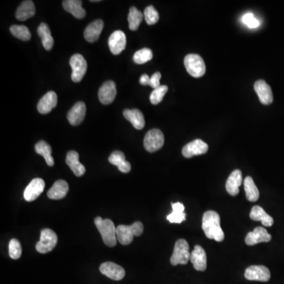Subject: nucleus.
Masks as SVG:
<instances>
[{
  "mask_svg": "<svg viewBox=\"0 0 284 284\" xmlns=\"http://www.w3.org/2000/svg\"><path fill=\"white\" fill-rule=\"evenodd\" d=\"M168 91L167 85H160V87L155 88L150 95V102L153 105H157L163 101V97Z\"/></svg>",
  "mask_w": 284,
  "mask_h": 284,
  "instance_id": "36",
  "label": "nucleus"
},
{
  "mask_svg": "<svg viewBox=\"0 0 284 284\" xmlns=\"http://www.w3.org/2000/svg\"><path fill=\"white\" fill-rule=\"evenodd\" d=\"M58 102V98L56 93L53 91L47 92L45 95L40 100L37 105V110L41 114H48L55 109Z\"/></svg>",
  "mask_w": 284,
  "mask_h": 284,
  "instance_id": "19",
  "label": "nucleus"
},
{
  "mask_svg": "<svg viewBox=\"0 0 284 284\" xmlns=\"http://www.w3.org/2000/svg\"><path fill=\"white\" fill-rule=\"evenodd\" d=\"M249 217L254 221H260L265 227H271L273 225V218L267 214L260 206H256L252 208Z\"/></svg>",
  "mask_w": 284,
  "mask_h": 284,
  "instance_id": "28",
  "label": "nucleus"
},
{
  "mask_svg": "<svg viewBox=\"0 0 284 284\" xmlns=\"http://www.w3.org/2000/svg\"><path fill=\"white\" fill-rule=\"evenodd\" d=\"M160 79H161V73L160 72H156L154 74H152L150 79V86L154 88V89L158 88V87H160Z\"/></svg>",
  "mask_w": 284,
  "mask_h": 284,
  "instance_id": "40",
  "label": "nucleus"
},
{
  "mask_svg": "<svg viewBox=\"0 0 284 284\" xmlns=\"http://www.w3.org/2000/svg\"><path fill=\"white\" fill-rule=\"evenodd\" d=\"M184 65L192 77H201L206 73V63L202 57L197 54L187 55L184 59Z\"/></svg>",
  "mask_w": 284,
  "mask_h": 284,
  "instance_id": "4",
  "label": "nucleus"
},
{
  "mask_svg": "<svg viewBox=\"0 0 284 284\" xmlns=\"http://www.w3.org/2000/svg\"><path fill=\"white\" fill-rule=\"evenodd\" d=\"M86 106L84 102H77L73 105V108L67 114V119L72 126H77L81 124L85 117Z\"/></svg>",
  "mask_w": 284,
  "mask_h": 284,
  "instance_id": "18",
  "label": "nucleus"
},
{
  "mask_svg": "<svg viewBox=\"0 0 284 284\" xmlns=\"http://www.w3.org/2000/svg\"><path fill=\"white\" fill-rule=\"evenodd\" d=\"M72 68L71 79L73 82H80L84 77L87 70V62L83 55L75 54L70 59Z\"/></svg>",
  "mask_w": 284,
  "mask_h": 284,
  "instance_id": "8",
  "label": "nucleus"
},
{
  "mask_svg": "<svg viewBox=\"0 0 284 284\" xmlns=\"http://www.w3.org/2000/svg\"><path fill=\"white\" fill-rule=\"evenodd\" d=\"M244 189L246 191V196L249 202H257L260 197L257 185H255L253 178L250 176H247L244 179Z\"/></svg>",
  "mask_w": 284,
  "mask_h": 284,
  "instance_id": "32",
  "label": "nucleus"
},
{
  "mask_svg": "<svg viewBox=\"0 0 284 284\" xmlns=\"http://www.w3.org/2000/svg\"><path fill=\"white\" fill-rule=\"evenodd\" d=\"M143 19V15L137 8L132 7L130 8L128 15L129 28L132 31L138 30Z\"/></svg>",
  "mask_w": 284,
  "mask_h": 284,
  "instance_id": "33",
  "label": "nucleus"
},
{
  "mask_svg": "<svg viewBox=\"0 0 284 284\" xmlns=\"http://www.w3.org/2000/svg\"><path fill=\"white\" fill-rule=\"evenodd\" d=\"M164 144V136L161 130L152 129L145 134L144 146L148 152H154L159 150Z\"/></svg>",
  "mask_w": 284,
  "mask_h": 284,
  "instance_id": "7",
  "label": "nucleus"
},
{
  "mask_svg": "<svg viewBox=\"0 0 284 284\" xmlns=\"http://www.w3.org/2000/svg\"><path fill=\"white\" fill-rule=\"evenodd\" d=\"M117 90L116 83L108 81L101 85L98 92L100 101L105 105H110L116 99Z\"/></svg>",
  "mask_w": 284,
  "mask_h": 284,
  "instance_id": "12",
  "label": "nucleus"
},
{
  "mask_svg": "<svg viewBox=\"0 0 284 284\" xmlns=\"http://www.w3.org/2000/svg\"><path fill=\"white\" fill-rule=\"evenodd\" d=\"M22 246L20 242L18 239H11L9 242V255L11 258L14 260H18L20 258L22 255Z\"/></svg>",
  "mask_w": 284,
  "mask_h": 284,
  "instance_id": "38",
  "label": "nucleus"
},
{
  "mask_svg": "<svg viewBox=\"0 0 284 284\" xmlns=\"http://www.w3.org/2000/svg\"><path fill=\"white\" fill-rule=\"evenodd\" d=\"M109 161L113 165L116 166L123 173H128L131 170V165L126 160L124 153L121 151H115L109 158Z\"/></svg>",
  "mask_w": 284,
  "mask_h": 284,
  "instance_id": "26",
  "label": "nucleus"
},
{
  "mask_svg": "<svg viewBox=\"0 0 284 284\" xmlns=\"http://www.w3.org/2000/svg\"><path fill=\"white\" fill-rule=\"evenodd\" d=\"M142 223L137 221L130 226L119 225L116 227V235L120 244L127 246L134 240V236H140L143 233Z\"/></svg>",
  "mask_w": 284,
  "mask_h": 284,
  "instance_id": "3",
  "label": "nucleus"
},
{
  "mask_svg": "<svg viewBox=\"0 0 284 284\" xmlns=\"http://www.w3.org/2000/svg\"><path fill=\"white\" fill-rule=\"evenodd\" d=\"M96 227H98V231L101 233L103 242L105 245L109 247L116 246L117 242V235H116V227L112 220L109 219H103L101 217H97L94 220Z\"/></svg>",
  "mask_w": 284,
  "mask_h": 284,
  "instance_id": "2",
  "label": "nucleus"
},
{
  "mask_svg": "<svg viewBox=\"0 0 284 284\" xmlns=\"http://www.w3.org/2000/svg\"><path fill=\"white\" fill-rule=\"evenodd\" d=\"M150 79L151 77H149L148 74H143L140 77V84L142 85H150Z\"/></svg>",
  "mask_w": 284,
  "mask_h": 284,
  "instance_id": "41",
  "label": "nucleus"
},
{
  "mask_svg": "<svg viewBox=\"0 0 284 284\" xmlns=\"http://www.w3.org/2000/svg\"><path fill=\"white\" fill-rule=\"evenodd\" d=\"M35 14V5L31 0H27L22 2L19 6L16 11V18L19 21H26L31 19Z\"/></svg>",
  "mask_w": 284,
  "mask_h": 284,
  "instance_id": "27",
  "label": "nucleus"
},
{
  "mask_svg": "<svg viewBox=\"0 0 284 284\" xmlns=\"http://www.w3.org/2000/svg\"><path fill=\"white\" fill-rule=\"evenodd\" d=\"M45 187V182L42 178L32 180L24 191V198L27 202L35 201L42 194Z\"/></svg>",
  "mask_w": 284,
  "mask_h": 284,
  "instance_id": "14",
  "label": "nucleus"
},
{
  "mask_svg": "<svg viewBox=\"0 0 284 284\" xmlns=\"http://www.w3.org/2000/svg\"><path fill=\"white\" fill-rule=\"evenodd\" d=\"M189 244L185 239H179L174 245V252L170 257V263L174 266L186 264L191 260Z\"/></svg>",
  "mask_w": 284,
  "mask_h": 284,
  "instance_id": "5",
  "label": "nucleus"
},
{
  "mask_svg": "<svg viewBox=\"0 0 284 284\" xmlns=\"http://www.w3.org/2000/svg\"><path fill=\"white\" fill-rule=\"evenodd\" d=\"M10 31L12 33L14 37L19 39V40H22V41H30L31 39V33L26 26L15 25V26H12L10 28Z\"/></svg>",
  "mask_w": 284,
  "mask_h": 284,
  "instance_id": "34",
  "label": "nucleus"
},
{
  "mask_svg": "<svg viewBox=\"0 0 284 284\" xmlns=\"http://www.w3.org/2000/svg\"><path fill=\"white\" fill-rule=\"evenodd\" d=\"M100 271L103 275L113 280H121L125 276L124 268L114 262L103 263L100 267Z\"/></svg>",
  "mask_w": 284,
  "mask_h": 284,
  "instance_id": "13",
  "label": "nucleus"
},
{
  "mask_svg": "<svg viewBox=\"0 0 284 284\" xmlns=\"http://www.w3.org/2000/svg\"><path fill=\"white\" fill-rule=\"evenodd\" d=\"M242 173L240 170H235L227 178L226 190L231 196H236L239 193V186L242 184Z\"/></svg>",
  "mask_w": 284,
  "mask_h": 284,
  "instance_id": "20",
  "label": "nucleus"
},
{
  "mask_svg": "<svg viewBox=\"0 0 284 284\" xmlns=\"http://www.w3.org/2000/svg\"><path fill=\"white\" fill-rule=\"evenodd\" d=\"M109 45L113 55H117L124 51L127 45V37L121 30L114 32L109 37Z\"/></svg>",
  "mask_w": 284,
  "mask_h": 284,
  "instance_id": "11",
  "label": "nucleus"
},
{
  "mask_svg": "<svg viewBox=\"0 0 284 284\" xmlns=\"http://www.w3.org/2000/svg\"><path fill=\"white\" fill-rule=\"evenodd\" d=\"M104 29V22L101 19L91 22L84 31V37L88 42L93 43L98 41Z\"/></svg>",
  "mask_w": 284,
  "mask_h": 284,
  "instance_id": "21",
  "label": "nucleus"
},
{
  "mask_svg": "<svg viewBox=\"0 0 284 284\" xmlns=\"http://www.w3.org/2000/svg\"><path fill=\"white\" fill-rule=\"evenodd\" d=\"M144 17H145L147 24L149 26L156 24L160 19V15L153 6H149L148 8H145L144 11Z\"/></svg>",
  "mask_w": 284,
  "mask_h": 284,
  "instance_id": "37",
  "label": "nucleus"
},
{
  "mask_svg": "<svg viewBox=\"0 0 284 284\" xmlns=\"http://www.w3.org/2000/svg\"><path fill=\"white\" fill-rule=\"evenodd\" d=\"M62 7L65 11L71 14L76 19H84L86 15L85 10L82 8V1L81 0H65L62 2Z\"/></svg>",
  "mask_w": 284,
  "mask_h": 284,
  "instance_id": "22",
  "label": "nucleus"
},
{
  "mask_svg": "<svg viewBox=\"0 0 284 284\" xmlns=\"http://www.w3.org/2000/svg\"><path fill=\"white\" fill-rule=\"evenodd\" d=\"M123 116L137 130H142L145 127V118L138 109H126L123 111Z\"/></svg>",
  "mask_w": 284,
  "mask_h": 284,
  "instance_id": "23",
  "label": "nucleus"
},
{
  "mask_svg": "<svg viewBox=\"0 0 284 284\" xmlns=\"http://www.w3.org/2000/svg\"><path fill=\"white\" fill-rule=\"evenodd\" d=\"M153 57L152 51L149 48H142L136 52L134 55V61L137 64H144L149 62Z\"/></svg>",
  "mask_w": 284,
  "mask_h": 284,
  "instance_id": "35",
  "label": "nucleus"
},
{
  "mask_svg": "<svg viewBox=\"0 0 284 284\" xmlns=\"http://www.w3.org/2000/svg\"><path fill=\"white\" fill-rule=\"evenodd\" d=\"M271 239V235L268 234L265 228L257 227L251 232L248 233L245 242L248 246H254L260 242H270Z\"/></svg>",
  "mask_w": 284,
  "mask_h": 284,
  "instance_id": "15",
  "label": "nucleus"
},
{
  "mask_svg": "<svg viewBox=\"0 0 284 284\" xmlns=\"http://www.w3.org/2000/svg\"><path fill=\"white\" fill-rule=\"evenodd\" d=\"M245 277L248 280L268 282L271 278V273L265 266L252 265L246 268Z\"/></svg>",
  "mask_w": 284,
  "mask_h": 284,
  "instance_id": "9",
  "label": "nucleus"
},
{
  "mask_svg": "<svg viewBox=\"0 0 284 284\" xmlns=\"http://www.w3.org/2000/svg\"><path fill=\"white\" fill-rule=\"evenodd\" d=\"M35 150L37 154L41 155L45 159L47 164L50 167H52L55 164L53 157L52 156V147L46 141H39L35 145Z\"/></svg>",
  "mask_w": 284,
  "mask_h": 284,
  "instance_id": "31",
  "label": "nucleus"
},
{
  "mask_svg": "<svg viewBox=\"0 0 284 284\" xmlns=\"http://www.w3.org/2000/svg\"><path fill=\"white\" fill-rule=\"evenodd\" d=\"M58 237L52 230H42L41 231V238L36 245V249L41 253H47L52 251L56 246Z\"/></svg>",
  "mask_w": 284,
  "mask_h": 284,
  "instance_id": "6",
  "label": "nucleus"
},
{
  "mask_svg": "<svg viewBox=\"0 0 284 284\" xmlns=\"http://www.w3.org/2000/svg\"><path fill=\"white\" fill-rule=\"evenodd\" d=\"M209 150V145L201 139H196L185 145L182 149V155L185 158L205 154Z\"/></svg>",
  "mask_w": 284,
  "mask_h": 284,
  "instance_id": "10",
  "label": "nucleus"
},
{
  "mask_svg": "<svg viewBox=\"0 0 284 284\" xmlns=\"http://www.w3.org/2000/svg\"><path fill=\"white\" fill-rule=\"evenodd\" d=\"M242 22L244 24L246 25L249 28L255 29L259 26V21L255 18L254 15L252 13H247L242 17Z\"/></svg>",
  "mask_w": 284,
  "mask_h": 284,
  "instance_id": "39",
  "label": "nucleus"
},
{
  "mask_svg": "<svg viewBox=\"0 0 284 284\" xmlns=\"http://www.w3.org/2000/svg\"><path fill=\"white\" fill-rule=\"evenodd\" d=\"M202 229L209 239H214L217 242H222L224 239V233L220 226V215L217 212L205 213L202 219Z\"/></svg>",
  "mask_w": 284,
  "mask_h": 284,
  "instance_id": "1",
  "label": "nucleus"
},
{
  "mask_svg": "<svg viewBox=\"0 0 284 284\" xmlns=\"http://www.w3.org/2000/svg\"><path fill=\"white\" fill-rule=\"evenodd\" d=\"M66 162L73 174L77 177H81L85 173V167L79 161V154L76 151H70L68 152Z\"/></svg>",
  "mask_w": 284,
  "mask_h": 284,
  "instance_id": "25",
  "label": "nucleus"
},
{
  "mask_svg": "<svg viewBox=\"0 0 284 284\" xmlns=\"http://www.w3.org/2000/svg\"><path fill=\"white\" fill-rule=\"evenodd\" d=\"M69 191V185L64 180H58L48 191V197L52 200H60L64 198Z\"/></svg>",
  "mask_w": 284,
  "mask_h": 284,
  "instance_id": "24",
  "label": "nucleus"
},
{
  "mask_svg": "<svg viewBox=\"0 0 284 284\" xmlns=\"http://www.w3.org/2000/svg\"><path fill=\"white\" fill-rule=\"evenodd\" d=\"M39 37H41L42 41L43 46L47 51L52 49L54 45V39L52 37L49 26L46 23H41L39 26L37 30Z\"/></svg>",
  "mask_w": 284,
  "mask_h": 284,
  "instance_id": "29",
  "label": "nucleus"
},
{
  "mask_svg": "<svg viewBox=\"0 0 284 284\" xmlns=\"http://www.w3.org/2000/svg\"><path fill=\"white\" fill-rule=\"evenodd\" d=\"M191 261L197 271H204L207 268V256L201 246H195L191 255Z\"/></svg>",
  "mask_w": 284,
  "mask_h": 284,
  "instance_id": "17",
  "label": "nucleus"
},
{
  "mask_svg": "<svg viewBox=\"0 0 284 284\" xmlns=\"http://www.w3.org/2000/svg\"><path fill=\"white\" fill-rule=\"evenodd\" d=\"M91 2H92V3H98V2H100V0H91Z\"/></svg>",
  "mask_w": 284,
  "mask_h": 284,
  "instance_id": "42",
  "label": "nucleus"
},
{
  "mask_svg": "<svg viewBox=\"0 0 284 284\" xmlns=\"http://www.w3.org/2000/svg\"><path fill=\"white\" fill-rule=\"evenodd\" d=\"M172 206L173 212L169 214L167 217V220L169 222L172 224H181L185 220V213H184L185 207L183 204L177 202V203L171 204Z\"/></svg>",
  "mask_w": 284,
  "mask_h": 284,
  "instance_id": "30",
  "label": "nucleus"
},
{
  "mask_svg": "<svg viewBox=\"0 0 284 284\" xmlns=\"http://www.w3.org/2000/svg\"><path fill=\"white\" fill-rule=\"evenodd\" d=\"M254 90L258 95L260 103L268 105L273 102V94L271 87L264 80H258L255 82Z\"/></svg>",
  "mask_w": 284,
  "mask_h": 284,
  "instance_id": "16",
  "label": "nucleus"
}]
</instances>
